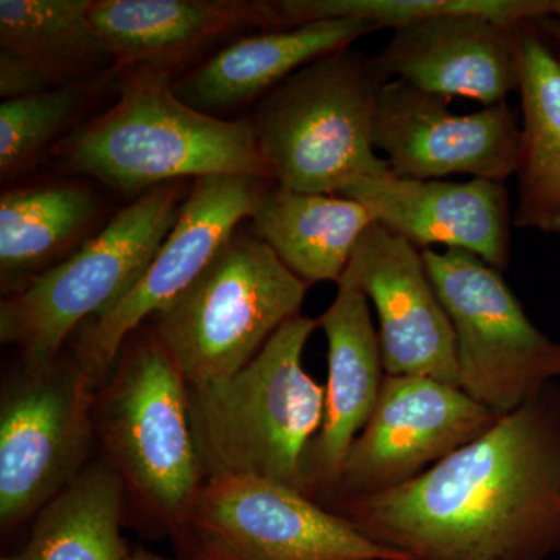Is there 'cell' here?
Here are the masks:
<instances>
[{
  "label": "cell",
  "mask_w": 560,
  "mask_h": 560,
  "mask_svg": "<svg viewBox=\"0 0 560 560\" xmlns=\"http://www.w3.org/2000/svg\"><path fill=\"white\" fill-rule=\"evenodd\" d=\"M522 22L445 13L396 28L375 55L386 79L438 97L506 103L521 84Z\"/></svg>",
  "instance_id": "cell-15"
},
{
  "label": "cell",
  "mask_w": 560,
  "mask_h": 560,
  "mask_svg": "<svg viewBox=\"0 0 560 560\" xmlns=\"http://www.w3.org/2000/svg\"><path fill=\"white\" fill-rule=\"evenodd\" d=\"M95 382L80 361L24 368L0 404V523L38 514L86 469L95 430Z\"/></svg>",
  "instance_id": "cell-9"
},
{
  "label": "cell",
  "mask_w": 560,
  "mask_h": 560,
  "mask_svg": "<svg viewBox=\"0 0 560 560\" xmlns=\"http://www.w3.org/2000/svg\"><path fill=\"white\" fill-rule=\"evenodd\" d=\"M378 32L360 21H324L285 31H261L223 47L173 83L176 95L202 113L242 108L261 101L296 70ZM219 117V116H217Z\"/></svg>",
  "instance_id": "cell-19"
},
{
  "label": "cell",
  "mask_w": 560,
  "mask_h": 560,
  "mask_svg": "<svg viewBox=\"0 0 560 560\" xmlns=\"http://www.w3.org/2000/svg\"><path fill=\"white\" fill-rule=\"evenodd\" d=\"M276 31L324 21H360L378 32L445 13H480L525 22L555 14L558 0H270Z\"/></svg>",
  "instance_id": "cell-25"
},
{
  "label": "cell",
  "mask_w": 560,
  "mask_h": 560,
  "mask_svg": "<svg viewBox=\"0 0 560 560\" xmlns=\"http://www.w3.org/2000/svg\"><path fill=\"white\" fill-rule=\"evenodd\" d=\"M555 16L559 18V20H560V0H558V9H556V11H555Z\"/></svg>",
  "instance_id": "cell-30"
},
{
  "label": "cell",
  "mask_w": 560,
  "mask_h": 560,
  "mask_svg": "<svg viewBox=\"0 0 560 560\" xmlns=\"http://www.w3.org/2000/svg\"><path fill=\"white\" fill-rule=\"evenodd\" d=\"M455 334L458 386L497 416L560 381V342L534 326L503 276L459 249H422Z\"/></svg>",
  "instance_id": "cell-8"
},
{
  "label": "cell",
  "mask_w": 560,
  "mask_h": 560,
  "mask_svg": "<svg viewBox=\"0 0 560 560\" xmlns=\"http://www.w3.org/2000/svg\"><path fill=\"white\" fill-rule=\"evenodd\" d=\"M176 536L221 560H410L300 490L237 475L208 478Z\"/></svg>",
  "instance_id": "cell-10"
},
{
  "label": "cell",
  "mask_w": 560,
  "mask_h": 560,
  "mask_svg": "<svg viewBox=\"0 0 560 560\" xmlns=\"http://www.w3.org/2000/svg\"><path fill=\"white\" fill-rule=\"evenodd\" d=\"M318 319L296 316L230 378L190 388L206 480L221 475L279 482L307 495L305 459L324 419V386L305 371Z\"/></svg>",
  "instance_id": "cell-3"
},
{
  "label": "cell",
  "mask_w": 560,
  "mask_h": 560,
  "mask_svg": "<svg viewBox=\"0 0 560 560\" xmlns=\"http://www.w3.org/2000/svg\"><path fill=\"white\" fill-rule=\"evenodd\" d=\"M172 72H120L119 101L62 142L70 171L124 194L187 178L243 175L272 180L250 119H221L191 108L173 90Z\"/></svg>",
  "instance_id": "cell-2"
},
{
  "label": "cell",
  "mask_w": 560,
  "mask_h": 560,
  "mask_svg": "<svg viewBox=\"0 0 560 560\" xmlns=\"http://www.w3.org/2000/svg\"><path fill=\"white\" fill-rule=\"evenodd\" d=\"M540 32L544 33L545 38L556 51L560 60V20L555 14H548V16H541L539 20H534Z\"/></svg>",
  "instance_id": "cell-27"
},
{
  "label": "cell",
  "mask_w": 560,
  "mask_h": 560,
  "mask_svg": "<svg viewBox=\"0 0 560 560\" xmlns=\"http://www.w3.org/2000/svg\"><path fill=\"white\" fill-rule=\"evenodd\" d=\"M178 537V560H221L209 552L202 551L197 545L191 544L186 537Z\"/></svg>",
  "instance_id": "cell-28"
},
{
  "label": "cell",
  "mask_w": 560,
  "mask_h": 560,
  "mask_svg": "<svg viewBox=\"0 0 560 560\" xmlns=\"http://www.w3.org/2000/svg\"><path fill=\"white\" fill-rule=\"evenodd\" d=\"M95 418L106 463L125 489L154 521L178 533L206 471L189 385L154 335L127 350Z\"/></svg>",
  "instance_id": "cell-7"
},
{
  "label": "cell",
  "mask_w": 560,
  "mask_h": 560,
  "mask_svg": "<svg viewBox=\"0 0 560 560\" xmlns=\"http://www.w3.org/2000/svg\"><path fill=\"white\" fill-rule=\"evenodd\" d=\"M91 0H0V54L32 69L50 90L113 62L90 20Z\"/></svg>",
  "instance_id": "cell-24"
},
{
  "label": "cell",
  "mask_w": 560,
  "mask_h": 560,
  "mask_svg": "<svg viewBox=\"0 0 560 560\" xmlns=\"http://www.w3.org/2000/svg\"><path fill=\"white\" fill-rule=\"evenodd\" d=\"M81 84L5 101L0 105V175L13 178L39 160L58 132L68 127L83 98Z\"/></svg>",
  "instance_id": "cell-26"
},
{
  "label": "cell",
  "mask_w": 560,
  "mask_h": 560,
  "mask_svg": "<svg viewBox=\"0 0 560 560\" xmlns=\"http://www.w3.org/2000/svg\"><path fill=\"white\" fill-rule=\"evenodd\" d=\"M499 419L451 383L386 375L324 506L400 488L482 436Z\"/></svg>",
  "instance_id": "cell-11"
},
{
  "label": "cell",
  "mask_w": 560,
  "mask_h": 560,
  "mask_svg": "<svg viewBox=\"0 0 560 560\" xmlns=\"http://www.w3.org/2000/svg\"><path fill=\"white\" fill-rule=\"evenodd\" d=\"M132 560H168L165 558H162V556L156 555V552H151L147 550H138L135 552V556H132Z\"/></svg>",
  "instance_id": "cell-29"
},
{
  "label": "cell",
  "mask_w": 560,
  "mask_h": 560,
  "mask_svg": "<svg viewBox=\"0 0 560 560\" xmlns=\"http://www.w3.org/2000/svg\"><path fill=\"white\" fill-rule=\"evenodd\" d=\"M388 81L375 57L349 47L296 70L261 98L250 124L272 183L341 197L352 184L389 173L374 145Z\"/></svg>",
  "instance_id": "cell-4"
},
{
  "label": "cell",
  "mask_w": 560,
  "mask_h": 560,
  "mask_svg": "<svg viewBox=\"0 0 560 560\" xmlns=\"http://www.w3.org/2000/svg\"><path fill=\"white\" fill-rule=\"evenodd\" d=\"M374 145L404 178L504 183L517 172L521 127L508 103L453 114L445 98L390 80L378 95Z\"/></svg>",
  "instance_id": "cell-13"
},
{
  "label": "cell",
  "mask_w": 560,
  "mask_h": 560,
  "mask_svg": "<svg viewBox=\"0 0 560 560\" xmlns=\"http://www.w3.org/2000/svg\"><path fill=\"white\" fill-rule=\"evenodd\" d=\"M186 197L184 180L139 195L79 253L3 298L2 345L18 349L28 370L54 364L80 323L105 315L139 282L175 226Z\"/></svg>",
  "instance_id": "cell-6"
},
{
  "label": "cell",
  "mask_w": 560,
  "mask_h": 560,
  "mask_svg": "<svg viewBox=\"0 0 560 560\" xmlns=\"http://www.w3.org/2000/svg\"><path fill=\"white\" fill-rule=\"evenodd\" d=\"M114 69H173L246 28L276 31L270 0H91Z\"/></svg>",
  "instance_id": "cell-18"
},
{
  "label": "cell",
  "mask_w": 560,
  "mask_h": 560,
  "mask_svg": "<svg viewBox=\"0 0 560 560\" xmlns=\"http://www.w3.org/2000/svg\"><path fill=\"white\" fill-rule=\"evenodd\" d=\"M125 490L106 460L88 464L35 515L20 550L0 560H132L121 534Z\"/></svg>",
  "instance_id": "cell-22"
},
{
  "label": "cell",
  "mask_w": 560,
  "mask_h": 560,
  "mask_svg": "<svg viewBox=\"0 0 560 560\" xmlns=\"http://www.w3.org/2000/svg\"><path fill=\"white\" fill-rule=\"evenodd\" d=\"M522 127L512 224L560 235V60L536 22L521 25Z\"/></svg>",
  "instance_id": "cell-20"
},
{
  "label": "cell",
  "mask_w": 560,
  "mask_h": 560,
  "mask_svg": "<svg viewBox=\"0 0 560 560\" xmlns=\"http://www.w3.org/2000/svg\"><path fill=\"white\" fill-rule=\"evenodd\" d=\"M329 510L410 560H550L560 551V385L416 480Z\"/></svg>",
  "instance_id": "cell-1"
},
{
  "label": "cell",
  "mask_w": 560,
  "mask_h": 560,
  "mask_svg": "<svg viewBox=\"0 0 560 560\" xmlns=\"http://www.w3.org/2000/svg\"><path fill=\"white\" fill-rule=\"evenodd\" d=\"M272 180L243 175L194 179L156 256L130 293L92 320L75 346V359L97 385L116 364L121 346L143 319L167 307L208 268L243 220L250 219Z\"/></svg>",
  "instance_id": "cell-12"
},
{
  "label": "cell",
  "mask_w": 560,
  "mask_h": 560,
  "mask_svg": "<svg viewBox=\"0 0 560 560\" xmlns=\"http://www.w3.org/2000/svg\"><path fill=\"white\" fill-rule=\"evenodd\" d=\"M341 197L366 206L378 224L416 248L459 249L503 272L511 260L512 213L504 183H464L394 175L364 178Z\"/></svg>",
  "instance_id": "cell-16"
},
{
  "label": "cell",
  "mask_w": 560,
  "mask_h": 560,
  "mask_svg": "<svg viewBox=\"0 0 560 560\" xmlns=\"http://www.w3.org/2000/svg\"><path fill=\"white\" fill-rule=\"evenodd\" d=\"M249 220L250 232L308 285L340 282L361 235L375 221L360 201L294 191L275 183Z\"/></svg>",
  "instance_id": "cell-21"
},
{
  "label": "cell",
  "mask_w": 560,
  "mask_h": 560,
  "mask_svg": "<svg viewBox=\"0 0 560 560\" xmlns=\"http://www.w3.org/2000/svg\"><path fill=\"white\" fill-rule=\"evenodd\" d=\"M92 191L75 184H47L3 191L0 198V280L3 296L49 270L97 215Z\"/></svg>",
  "instance_id": "cell-23"
},
{
  "label": "cell",
  "mask_w": 560,
  "mask_h": 560,
  "mask_svg": "<svg viewBox=\"0 0 560 560\" xmlns=\"http://www.w3.org/2000/svg\"><path fill=\"white\" fill-rule=\"evenodd\" d=\"M308 283L253 232L235 231L208 268L153 316L154 338L189 388L230 378L301 315Z\"/></svg>",
  "instance_id": "cell-5"
},
{
  "label": "cell",
  "mask_w": 560,
  "mask_h": 560,
  "mask_svg": "<svg viewBox=\"0 0 560 560\" xmlns=\"http://www.w3.org/2000/svg\"><path fill=\"white\" fill-rule=\"evenodd\" d=\"M327 338L324 419L305 459L307 495L326 504L353 441L370 420L386 371L370 301L359 290L338 287L319 316Z\"/></svg>",
  "instance_id": "cell-17"
},
{
  "label": "cell",
  "mask_w": 560,
  "mask_h": 560,
  "mask_svg": "<svg viewBox=\"0 0 560 560\" xmlns=\"http://www.w3.org/2000/svg\"><path fill=\"white\" fill-rule=\"evenodd\" d=\"M337 285L361 291L374 305L386 375L458 386L455 334L422 249L374 221Z\"/></svg>",
  "instance_id": "cell-14"
}]
</instances>
